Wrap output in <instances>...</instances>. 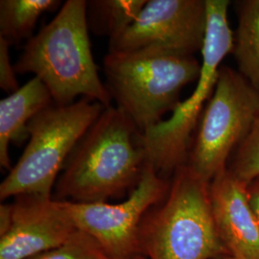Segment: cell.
<instances>
[{
	"instance_id": "6da1fadb",
	"label": "cell",
	"mask_w": 259,
	"mask_h": 259,
	"mask_svg": "<svg viewBox=\"0 0 259 259\" xmlns=\"http://www.w3.org/2000/svg\"><path fill=\"white\" fill-rule=\"evenodd\" d=\"M138 134L126 113L117 107L106 108L68 157L52 199L93 204L131 193L146 163Z\"/></svg>"
},
{
	"instance_id": "7a4b0ae2",
	"label": "cell",
	"mask_w": 259,
	"mask_h": 259,
	"mask_svg": "<svg viewBox=\"0 0 259 259\" xmlns=\"http://www.w3.org/2000/svg\"><path fill=\"white\" fill-rule=\"evenodd\" d=\"M87 12L88 1L67 0L27 40L14 67L16 73L39 78L55 105H69L83 96L110 108L112 98L93 60Z\"/></svg>"
},
{
	"instance_id": "3957f363",
	"label": "cell",
	"mask_w": 259,
	"mask_h": 259,
	"mask_svg": "<svg viewBox=\"0 0 259 259\" xmlns=\"http://www.w3.org/2000/svg\"><path fill=\"white\" fill-rule=\"evenodd\" d=\"M166 198L144 215L139 254L146 259H216L227 251L213 222L209 184L186 164L173 175Z\"/></svg>"
},
{
	"instance_id": "277c9868",
	"label": "cell",
	"mask_w": 259,
	"mask_h": 259,
	"mask_svg": "<svg viewBox=\"0 0 259 259\" xmlns=\"http://www.w3.org/2000/svg\"><path fill=\"white\" fill-rule=\"evenodd\" d=\"M103 63L111 98L139 134L175 111L182 90L198 80L202 67L194 56L155 49L109 52Z\"/></svg>"
},
{
	"instance_id": "5b68a950",
	"label": "cell",
	"mask_w": 259,
	"mask_h": 259,
	"mask_svg": "<svg viewBox=\"0 0 259 259\" xmlns=\"http://www.w3.org/2000/svg\"><path fill=\"white\" fill-rule=\"evenodd\" d=\"M106 108L89 98L53 104L28 123L29 142L0 185V199L19 195L53 198L59 173L84 134Z\"/></svg>"
},
{
	"instance_id": "8992f818",
	"label": "cell",
	"mask_w": 259,
	"mask_h": 259,
	"mask_svg": "<svg viewBox=\"0 0 259 259\" xmlns=\"http://www.w3.org/2000/svg\"><path fill=\"white\" fill-rule=\"evenodd\" d=\"M207 25L202 50V67L197 87L190 97L179 103L172 115L143 134L137 142L144 151L146 162L159 176L166 179L185 165L189 155L192 133L204 103L210 99L225 57L232 53L234 37L228 19V0H205Z\"/></svg>"
},
{
	"instance_id": "52a82bcc",
	"label": "cell",
	"mask_w": 259,
	"mask_h": 259,
	"mask_svg": "<svg viewBox=\"0 0 259 259\" xmlns=\"http://www.w3.org/2000/svg\"><path fill=\"white\" fill-rule=\"evenodd\" d=\"M258 116V92L239 72L222 65L186 165L210 184L228 169V160Z\"/></svg>"
},
{
	"instance_id": "ba28073f",
	"label": "cell",
	"mask_w": 259,
	"mask_h": 259,
	"mask_svg": "<svg viewBox=\"0 0 259 259\" xmlns=\"http://www.w3.org/2000/svg\"><path fill=\"white\" fill-rule=\"evenodd\" d=\"M170 185L146 162L139 185L123 203L63 204L77 230L91 235L111 259H128L139 255L141 221L150 208L166 198Z\"/></svg>"
},
{
	"instance_id": "9c48e42d",
	"label": "cell",
	"mask_w": 259,
	"mask_h": 259,
	"mask_svg": "<svg viewBox=\"0 0 259 259\" xmlns=\"http://www.w3.org/2000/svg\"><path fill=\"white\" fill-rule=\"evenodd\" d=\"M205 0H149L137 19L110 39L109 52L155 49L194 56L206 34Z\"/></svg>"
},
{
	"instance_id": "30bf717a",
	"label": "cell",
	"mask_w": 259,
	"mask_h": 259,
	"mask_svg": "<svg viewBox=\"0 0 259 259\" xmlns=\"http://www.w3.org/2000/svg\"><path fill=\"white\" fill-rule=\"evenodd\" d=\"M63 202L19 195L12 203L9 228L0 234V259H30L64 245L77 232Z\"/></svg>"
},
{
	"instance_id": "8fae6325",
	"label": "cell",
	"mask_w": 259,
	"mask_h": 259,
	"mask_svg": "<svg viewBox=\"0 0 259 259\" xmlns=\"http://www.w3.org/2000/svg\"><path fill=\"white\" fill-rule=\"evenodd\" d=\"M213 222L228 254L259 259V224L251 210L247 185L229 169L209 184Z\"/></svg>"
},
{
	"instance_id": "7c38bea8",
	"label": "cell",
	"mask_w": 259,
	"mask_h": 259,
	"mask_svg": "<svg viewBox=\"0 0 259 259\" xmlns=\"http://www.w3.org/2000/svg\"><path fill=\"white\" fill-rule=\"evenodd\" d=\"M54 104L46 84L37 77L0 101V165L11 171L9 145L29 138L27 125L37 113Z\"/></svg>"
},
{
	"instance_id": "4fadbf2b",
	"label": "cell",
	"mask_w": 259,
	"mask_h": 259,
	"mask_svg": "<svg viewBox=\"0 0 259 259\" xmlns=\"http://www.w3.org/2000/svg\"><path fill=\"white\" fill-rule=\"evenodd\" d=\"M238 26L232 52L240 73L259 93V0L238 4Z\"/></svg>"
},
{
	"instance_id": "5bb4252c",
	"label": "cell",
	"mask_w": 259,
	"mask_h": 259,
	"mask_svg": "<svg viewBox=\"0 0 259 259\" xmlns=\"http://www.w3.org/2000/svg\"><path fill=\"white\" fill-rule=\"evenodd\" d=\"M57 0H1L0 37L16 45L33 37L39 17L59 7Z\"/></svg>"
},
{
	"instance_id": "9a60e30c",
	"label": "cell",
	"mask_w": 259,
	"mask_h": 259,
	"mask_svg": "<svg viewBox=\"0 0 259 259\" xmlns=\"http://www.w3.org/2000/svg\"><path fill=\"white\" fill-rule=\"evenodd\" d=\"M147 0L88 1V24L100 36L112 37L125 31L139 17Z\"/></svg>"
},
{
	"instance_id": "2e32d148",
	"label": "cell",
	"mask_w": 259,
	"mask_h": 259,
	"mask_svg": "<svg viewBox=\"0 0 259 259\" xmlns=\"http://www.w3.org/2000/svg\"><path fill=\"white\" fill-rule=\"evenodd\" d=\"M232 156V165L228 169L241 182L248 185L259 177V116Z\"/></svg>"
},
{
	"instance_id": "e0dca14e",
	"label": "cell",
	"mask_w": 259,
	"mask_h": 259,
	"mask_svg": "<svg viewBox=\"0 0 259 259\" xmlns=\"http://www.w3.org/2000/svg\"><path fill=\"white\" fill-rule=\"evenodd\" d=\"M30 259H111L88 233L77 231L64 245Z\"/></svg>"
},
{
	"instance_id": "ac0fdd59",
	"label": "cell",
	"mask_w": 259,
	"mask_h": 259,
	"mask_svg": "<svg viewBox=\"0 0 259 259\" xmlns=\"http://www.w3.org/2000/svg\"><path fill=\"white\" fill-rule=\"evenodd\" d=\"M9 42L0 37V88L9 94L17 92L19 89L16 78V71L10 59Z\"/></svg>"
},
{
	"instance_id": "d6986e66",
	"label": "cell",
	"mask_w": 259,
	"mask_h": 259,
	"mask_svg": "<svg viewBox=\"0 0 259 259\" xmlns=\"http://www.w3.org/2000/svg\"><path fill=\"white\" fill-rule=\"evenodd\" d=\"M247 193L251 210L259 224V177L247 185Z\"/></svg>"
},
{
	"instance_id": "ffe728a7",
	"label": "cell",
	"mask_w": 259,
	"mask_h": 259,
	"mask_svg": "<svg viewBox=\"0 0 259 259\" xmlns=\"http://www.w3.org/2000/svg\"><path fill=\"white\" fill-rule=\"evenodd\" d=\"M12 216V204H2L0 205V234L8 230Z\"/></svg>"
},
{
	"instance_id": "44dd1931",
	"label": "cell",
	"mask_w": 259,
	"mask_h": 259,
	"mask_svg": "<svg viewBox=\"0 0 259 259\" xmlns=\"http://www.w3.org/2000/svg\"><path fill=\"white\" fill-rule=\"evenodd\" d=\"M216 259H248V258H240V257H235V256H232V255H230V254H223L221 256H219L218 258Z\"/></svg>"
},
{
	"instance_id": "7402d4cb",
	"label": "cell",
	"mask_w": 259,
	"mask_h": 259,
	"mask_svg": "<svg viewBox=\"0 0 259 259\" xmlns=\"http://www.w3.org/2000/svg\"><path fill=\"white\" fill-rule=\"evenodd\" d=\"M128 259H146L144 256H142V255H136V256H133V257H131V258Z\"/></svg>"
}]
</instances>
